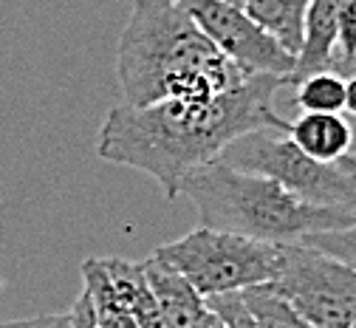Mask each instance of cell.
<instances>
[{"label":"cell","mask_w":356,"mask_h":328,"mask_svg":"<svg viewBox=\"0 0 356 328\" xmlns=\"http://www.w3.org/2000/svg\"><path fill=\"white\" fill-rule=\"evenodd\" d=\"M291 85L275 74H252L212 100H164L153 105H116L97 136V156L150 175L164 198L181 196L187 173L220 159L238 136L289 122L275 114V93Z\"/></svg>","instance_id":"cell-1"},{"label":"cell","mask_w":356,"mask_h":328,"mask_svg":"<svg viewBox=\"0 0 356 328\" xmlns=\"http://www.w3.org/2000/svg\"><path fill=\"white\" fill-rule=\"evenodd\" d=\"M249 77L178 0H133L116 45V79L127 105L212 100Z\"/></svg>","instance_id":"cell-2"},{"label":"cell","mask_w":356,"mask_h":328,"mask_svg":"<svg viewBox=\"0 0 356 328\" xmlns=\"http://www.w3.org/2000/svg\"><path fill=\"white\" fill-rule=\"evenodd\" d=\"M181 196L195 204L201 226L238 232L266 244H300L314 232L356 224V207L305 204L277 181L235 170L220 159L187 173Z\"/></svg>","instance_id":"cell-3"},{"label":"cell","mask_w":356,"mask_h":328,"mask_svg":"<svg viewBox=\"0 0 356 328\" xmlns=\"http://www.w3.org/2000/svg\"><path fill=\"white\" fill-rule=\"evenodd\" d=\"M220 162L272 178L305 204L356 207V167L350 156L342 162H317L291 142L289 130L260 127L243 133L220 153Z\"/></svg>","instance_id":"cell-4"},{"label":"cell","mask_w":356,"mask_h":328,"mask_svg":"<svg viewBox=\"0 0 356 328\" xmlns=\"http://www.w3.org/2000/svg\"><path fill=\"white\" fill-rule=\"evenodd\" d=\"M153 255L181 272L204 297H212L275 280L280 272L283 244H266L238 232L198 226L184 238L159 247Z\"/></svg>","instance_id":"cell-5"},{"label":"cell","mask_w":356,"mask_h":328,"mask_svg":"<svg viewBox=\"0 0 356 328\" xmlns=\"http://www.w3.org/2000/svg\"><path fill=\"white\" fill-rule=\"evenodd\" d=\"M275 289L311 328H353L356 269L308 244H283Z\"/></svg>","instance_id":"cell-6"},{"label":"cell","mask_w":356,"mask_h":328,"mask_svg":"<svg viewBox=\"0 0 356 328\" xmlns=\"http://www.w3.org/2000/svg\"><path fill=\"white\" fill-rule=\"evenodd\" d=\"M201 31L224 52L232 63H238L246 74H275L291 82L297 57L289 54L283 45L266 34L243 6L229 0H178Z\"/></svg>","instance_id":"cell-7"},{"label":"cell","mask_w":356,"mask_h":328,"mask_svg":"<svg viewBox=\"0 0 356 328\" xmlns=\"http://www.w3.org/2000/svg\"><path fill=\"white\" fill-rule=\"evenodd\" d=\"M150 292L159 303V311L170 328H227L220 317L209 309L207 297L190 283V280L167 266L161 258L150 255L142 260Z\"/></svg>","instance_id":"cell-8"},{"label":"cell","mask_w":356,"mask_h":328,"mask_svg":"<svg viewBox=\"0 0 356 328\" xmlns=\"http://www.w3.org/2000/svg\"><path fill=\"white\" fill-rule=\"evenodd\" d=\"M339 6L342 0H311L305 12L302 49L297 54V68L291 85L308 74L331 71L337 60V34H339Z\"/></svg>","instance_id":"cell-9"},{"label":"cell","mask_w":356,"mask_h":328,"mask_svg":"<svg viewBox=\"0 0 356 328\" xmlns=\"http://www.w3.org/2000/svg\"><path fill=\"white\" fill-rule=\"evenodd\" d=\"M289 136L317 162H342L356 148V127L342 114H302L289 122Z\"/></svg>","instance_id":"cell-10"},{"label":"cell","mask_w":356,"mask_h":328,"mask_svg":"<svg viewBox=\"0 0 356 328\" xmlns=\"http://www.w3.org/2000/svg\"><path fill=\"white\" fill-rule=\"evenodd\" d=\"M102 263H105V272L111 277V286H113L119 303L136 317L139 328H170L159 311L153 292H150L142 260L133 263L124 258H102Z\"/></svg>","instance_id":"cell-11"},{"label":"cell","mask_w":356,"mask_h":328,"mask_svg":"<svg viewBox=\"0 0 356 328\" xmlns=\"http://www.w3.org/2000/svg\"><path fill=\"white\" fill-rule=\"evenodd\" d=\"M308 6L311 0H243L246 15L294 57L302 49Z\"/></svg>","instance_id":"cell-12"},{"label":"cell","mask_w":356,"mask_h":328,"mask_svg":"<svg viewBox=\"0 0 356 328\" xmlns=\"http://www.w3.org/2000/svg\"><path fill=\"white\" fill-rule=\"evenodd\" d=\"M82 289L88 292V297H91V303H94L99 325H105V328H139L136 317L119 303L102 258L82 260Z\"/></svg>","instance_id":"cell-13"},{"label":"cell","mask_w":356,"mask_h":328,"mask_svg":"<svg viewBox=\"0 0 356 328\" xmlns=\"http://www.w3.org/2000/svg\"><path fill=\"white\" fill-rule=\"evenodd\" d=\"M252 320H254V328H311L300 314L297 309L275 289V283H260V286H249L241 292Z\"/></svg>","instance_id":"cell-14"},{"label":"cell","mask_w":356,"mask_h":328,"mask_svg":"<svg viewBox=\"0 0 356 328\" xmlns=\"http://www.w3.org/2000/svg\"><path fill=\"white\" fill-rule=\"evenodd\" d=\"M294 102L302 114H345V77L317 71L294 82Z\"/></svg>","instance_id":"cell-15"},{"label":"cell","mask_w":356,"mask_h":328,"mask_svg":"<svg viewBox=\"0 0 356 328\" xmlns=\"http://www.w3.org/2000/svg\"><path fill=\"white\" fill-rule=\"evenodd\" d=\"M300 244L317 247L320 252L337 258L339 263L356 269V224L345 226V229H334V232H314V235L302 238Z\"/></svg>","instance_id":"cell-16"},{"label":"cell","mask_w":356,"mask_h":328,"mask_svg":"<svg viewBox=\"0 0 356 328\" xmlns=\"http://www.w3.org/2000/svg\"><path fill=\"white\" fill-rule=\"evenodd\" d=\"M353 57H356V0H342V6H339V34H337V60H334V68L339 63L353 60Z\"/></svg>","instance_id":"cell-17"},{"label":"cell","mask_w":356,"mask_h":328,"mask_svg":"<svg viewBox=\"0 0 356 328\" xmlns=\"http://www.w3.org/2000/svg\"><path fill=\"white\" fill-rule=\"evenodd\" d=\"M68 314H71V328H105V325H99L97 311H94V303H91V297H88L85 289L79 292V297L74 300V306H71Z\"/></svg>","instance_id":"cell-18"},{"label":"cell","mask_w":356,"mask_h":328,"mask_svg":"<svg viewBox=\"0 0 356 328\" xmlns=\"http://www.w3.org/2000/svg\"><path fill=\"white\" fill-rule=\"evenodd\" d=\"M0 328H71V314H37L26 320H12V322H0Z\"/></svg>","instance_id":"cell-19"},{"label":"cell","mask_w":356,"mask_h":328,"mask_svg":"<svg viewBox=\"0 0 356 328\" xmlns=\"http://www.w3.org/2000/svg\"><path fill=\"white\" fill-rule=\"evenodd\" d=\"M345 114L350 119H356V74H350L345 79Z\"/></svg>","instance_id":"cell-20"},{"label":"cell","mask_w":356,"mask_h":328,"mask_svg":"<svg viewBox=\"0 0 356 328\" xmlns=\"http://www.w3.org/2000/svg\"><path fill=\"white\" fill-rule=\"evenodd\" d=\"M350 162H353V167H356V148L350 150Z\"/></svg>","instance_id":"cell-21"},{"label":"cell","mask_w":356,"mask_h":328,"mask_svg":"<svg viewBox=\"0 0 356 328\" xmlns=\"http://www.w3.org/2000/svg\"><path fill=\"white\" fill-rule=\"evenodd\" d=\"M229 3H235V6H243V0H229Z\"/></svg>","instance_id":"cell-22"},{"label":"cell","mask_w":356,"mask_h":328,"mask_svg":"<svg viewBox=\"0 0 356 328\" xmlns=\"http://www.w3.org/2000/svg\"><path fill=\"white\" fill-rule=\"evenodd\" d=\"M0 292H3V283H0Z\"/></svg>","instance_id":"cell-23"},{"label":"cell","mask_w":356,"mask_h":328,"mask_svg":"<svg viewBox=\"0 0 356 328\" xmlns=\"http://www.w3.org/2000/svg\"><path fill=\"white\" fill-rule=\"evenodd\" d=\"M353 328H356V322H353Z\"/></svg>","instance_id":"cell-24"}]
</instances>
